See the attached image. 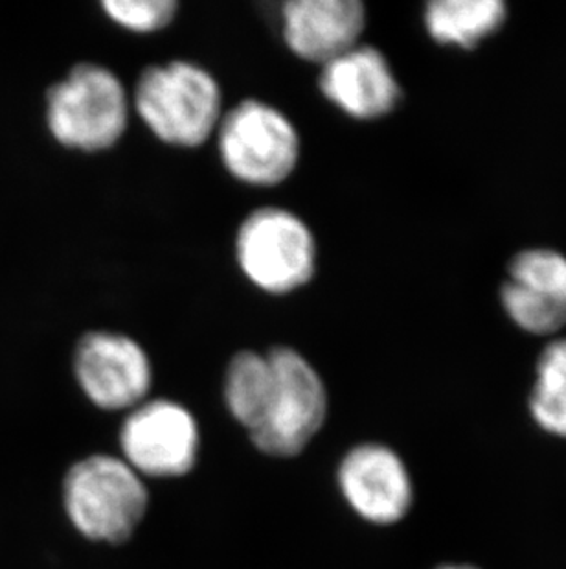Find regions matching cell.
Segmentation results:
<instances>
[{
  "mask_svg": "<svg viewBox=\"0 0 566 569\" xmlns=\"http://www.w3.org/2000/svg\"><path fill=\"white\" fill-rule=\"evenodd\" d=\"M134 111L156 139L175 148H199L223 117L221 87L192 61H170L142 70L133 92Z\"/></svg>",
  "mask_w": 566,
  "mask_h": 569,
  "instance_id": "obj_1",
  "label": "cell"
},
{
  "mask_svg": "<svg viewBox=\"0 0 566 569\" xmlns=\"http://www.w3.org/2000/svg\"><path fill=\"white\" fill-rule=\"evenodd\" d=\"M63 506L75 531L92 542H128L144 520L150 492L122 457L94 453L63 479Z\"/></svg>",
  "mask_w": 566,
  "mask_h": 569,
  "instance_id": "obj_2",
  "label": "cell"
},
{
  "mask_svg": "<svg viewBox=\"0 0 566 569\" xmlns=\"http://www.w3.org/2000/svg\"><path fill=\"white\" fill-rule=\"evenodd\" d=\"M128 92L113 70L80 63L47 92V126L59 144L98 153L111 150L129 124Z\"/></svg>",
  "mask_w": 566,
  "mask_h": 569,
  "instance_id": "obj_3",
  "label": "cell"
},
{
  "mask_svg": "<svg viewBox=\"0 0 566 569\" xmlns=\"http://www.w3.org/2000/svg\"><path fill=\"white\" fill-rule=\"evenodd\" d=\"M267 356L273 372L267 402L260 425L249 436L265 456L296 457L326 422V383L299 350L274 347Z\"/></svg>",
  "mask_w": 566,
  "mask_h": 569,
  "instance_id": "obj_4",
  "label": "cell"
},
{
  "mask_svg": "<svg viewBox=\"0 0 566 569\" xmlns=\"http://www.w3.org/2000/svg\"><path fill=\"white\" fill-rule=\"evenodd\" d=\"M215 139L223 167L241 183L276 187L299 167V129L279 108L256 98L223 113Z\"/></svg>",
  "mask_w": 566,
  "mask_h": 569,
  "instance_id": "obj_5",
  "label": "cell"
},
{
  "mask_svg": "<svg viewBox=\"0 0 566 569\" xmlns=\"http://www.w3.org/2000/svg\"><path fill=\"white\" fill-rule=\"evenodd\" d=\"M235 258L256 288L271 296H287L315 277V237L291 210L262 207L237 229Z\"/></svg>",
  "mask_w": 566,
  "mask_h": 569,
  "instance_id": "obj_6",
  "label": "cell"
},
{
  "mask_svg": "<svg viewBox=\"0 0 566 569\" xmlns=\"http://www.w3.org/2000/svg\"><path fill=\"white\" fill-rule=\"evenodd\" d=\"M198 420L168 398L144 400L129 411L120 430L122 459L142 478H181L198 462Z\"/></svg>",
  "mask_w": 566,
  "mask_h": 569,
  "instance_id": "obj_7",
  "label": "cell"
},
{
  "mask_svg": "<svg viewBox=\"0 0 566 569\" xmlns=\"http://www.w3.org/2000/svg\"><path fill=\"white\" fill-rule=\"evenodd\" d=\"M74 375L81 391L103 411H131L148 400L153 366L144 347L125 333L94 330L78 341Z\"/></svg>",
  "mask_w": 566,
  "mask_h": 569,
  "instance_id": "obj_8",
  "label": "cell"
},
{
  "mask_svg": "<svg viewBox=\"0 0 566 569\" xmlns=\"http://www.w3.org/2000/svg\"><path fill=\"white\" fill-rule=\"evenodd\" d=\"M337 481L347 506L372 526H396L411 515L416 500L406 462L383 442H363L347 450Z\"/></svg>",
  "mask_w": 566,
  "mask_h": 569,
  "instance_id": "obj_9",
  "label": "cell"
},
{
  "mask_svg": "<svg viewBox=\"0 0 566 569\" xmlns=\"http://www.w3.org/2000/svg\"><path fill=\"white\" fill-rule=\"evenodd\" d=\"M503 305L526 332L554 333L566 325V258L550 249H532L509 263Z\"/></svg>",
  "mask_w": 566,
  "mask_h": 569,
  "instance_id": "obj_10",
  "label": "cell"
},
{
  "mask_svg": "<svg viewBox=\"0 0 566 569\" xmlns=\"http://www.w3.org/2000/svg\"><path fill=\"white\" fill-rule=\"evenodd\" d=\"M364 27L366 10L358 0H291L282 8L289 50L321 67L357 47Z\"/></svg>",
  "mask_w": 566,
  "mask_h": 569,
  "instance_id": "obj_11",
  "label": "cell"
},
{
  "mask_svg": "<svg viewBox=\"0 0 566 569\" xmlns=\"http://www.w3.org/2000/svg\"><path fill=\"white\" fill-rule=\"evenodd\" d=\"M319 87L342 113L357 120H375L391 113L401 87L380 50L357 44L321 67Z\"/></svg>",
  "mask_w": 566,
  "mask_h": 569,
  "instance_id": "obj_12",
  "label": "cell"
},
{
  "mask_svg": "<svg viewBox=\"0 0 566 569\" xmlns=\"http://www.w3.org/2000/svg\"><path fill=\"white\" fill-rule=\"evenodd\" d=\"M506 19L501 0H434L425 11L427 30L438 43L473 49Z\"/></svg>",
  "mask_w": 566,
  "mask_h": 569,
  "instance_id": "obj_13",
  "label": "cell"
},
{
  "mask_svg": "<svg viewBox=\"0 0 566 569\" xmlns=\"http://www.w3.org/2000/svg\"><path fill=\"white\" fill-rule=\"evenodd\" d=\"M271 378L269 356L256 350H241L226 366L223 383L226 408L249 433L256 430L262 420Z\"/></svg>",
  "mask_w": 566,
  "mask_h": 569,
  "instance_id": "obj_14",
  "label": "cell"
},
{
  "mask_svg": "<svg viewBox=\"0 0 566 569\" xmlns=\"http://www.w3.org/2000/svg\"><path fill=\"white\" fill-rule=\"evenodd\" d=\"M529 413L540 430L566 441V339L548 345L540 355Z\"/></svg>",
  "mask_w": 566,
  "mask_h": 569,
  "instance_id": "obj_15",
  "label": "cell"
},
{
  "mask_svg": "<svg viewBox=\"0 0 566 569\" xmlns=\"http://www.w3.org/2000/svg\"><path fill=\"white\" fill-rule=\"evenodd\" d=\"M102 8L114 24L134 33L161 32L179 11L175 0H105Z\"/></svg>",
  "mask_w": 566,
  "mask_h": 569,
  "instance_id": "obj_16",
  "label": "cell"
},
{
  "mask_svg": "<svg viewBox=\"0 0 566 569\" xmlns=\"http://www.w3.org/2000/svg\"><path fill=\"white\" fill-rule=\"evenodd\" d=\"M433 569H481L478 566L469 565V562H445Z\"/></svg>",
  "mask_w": 566,
  "mask_h": 569,
  "instance_id": "obj_17",
  "label": "cell"
}]
</instances>
